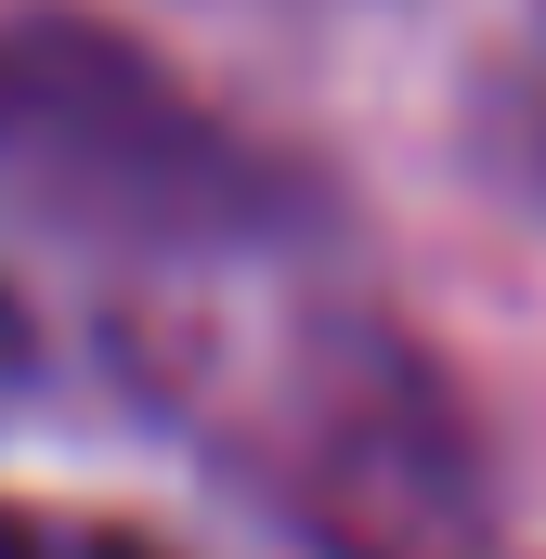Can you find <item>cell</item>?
<instances>
[{"mask_svg":"<svg viewBox=\"0 0 546 559\" xmlns=\"http://www.w3.org/2000/svg\"><path fill=\"white\" fill-rule=\"evenodd\" d=\"M0 559H169L118 534V521H79V508H0Z\"/></svg>","mask_w":546,"mask_h":559,"instance_id":"cell-1","label":"cell"}]
</instances>
